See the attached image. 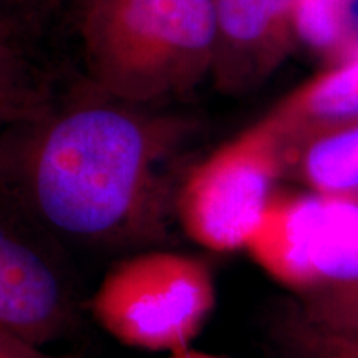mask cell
I'll list each match as a JSON object with an SVG mask.
<instances>
[{
  "label": "cell",
  "mask_w": 358,
  "mask_h": 358,
  "mask_svg": "<svg viewBox=\"0 0 358 358\" xmlns=\"http://www.w3.org/2000/svg\"><path fill=\"white\" fill-rule=\"evenodd\" d=\"M271 337L280 358H358V285L295 294Z\"/></svg>",
  "instance_id": "obj_8"
},
{
  "label": "cell",
  "mask_w": 358,
  "mask_h": 358,
  "mask_svg": "<svg viewBox=\"0 0 358 358\" xmlns=\"http://www.w3.org/2000/svg\"><path fill=\"white\" fill-rule=\"evenodd\" d=\"M171 358H224V357H217V355H211V353H204V352H196V350H186L171 353Z\"/></svg>",
  "instance_id": "obj_14"
},
{
  "label": "cell",
  "mask_w": 358,
  "mask_h": 358,
  "mask_svg": "<svg viewBox=\"0 0 358 358\" xmlns=\"http://www.w3.org/2000/svg\"><path fill=\"white\" fill-rule=\"evenodd\" d=\"M214 303L216 289L204 262L173 250H146L106 272L90 310L124 345L176 353L189 348Z\"/></svg>",
  "instance_id": "obj_3"
},
{
  "label": "cell",
  "mask_w": 358,
  "mask_h": 358,
  "mask_svg": "<svg viewBox=\"0 0 358 358\" xmlns=\"http://www.w3.org/2000/svg\"><path fill=\"white\" fill-rule=\"evenodd\" d=\"M50 358H78V357H71V355H64V357H50Z\"/></svg>",
  "instance_id": "obj_16"
},
{
  "label": "cell",
  "mask_w": 358,
  "mask_h": 358,
  "mask_svg": "<svg viewBox=\"0 0 358 358\" xmlns=\"http://www.w3.org/2000/svg\"><path fill=\"white\" fill-rule=\"evenodd\" d=\"M284 173V138L267 115L185 174L174 204L179 226L214 252L244 249Z\"/></svg>",
  "instance_id": "obj_4"
},
{
  "label": "cell",
  "mask_w": 358,
  "mask_h": 358,
  "mask_svg": "<svg viewBox=\"0 0 358 358\" xmlns=\"http://www.w3.org/2000/svg\"><path fill=\"white\" fill-rule=\"evenodd\" d=\"M45 106V96L27 62L10 40H0V136Z\"/></svg>",
  "instance_id": "obj_12"
},
{
  "label": "cell",
  "mask_w": 358,
  "mask_h": 358,
  "mask_svg": "<svg viewBox=\"0 0 358 358\" xmlns=\"http://www.w3.org/2000/svg\"><path fill=\"white\" fill-rule=\"evenodd\" d=\"M80 32L90 78L116 101L181 96L211 73L213 0H88Z\"/></svg>",
  "instance_id": "obj_2"
},
{
  "label": "cell",
  "mask_w": 358,
  "mask_h": 358,
  "mask_svg": "<svg viewBox=\"0 0 358 358\" xmlns=\"http://www.w3.org/2000/svg\"><path fill=\"white\" fill-rule=\"evenodd\" d=\"M285 173L319 194H358V116L315 128L284 146Z\"/></svg>",
  "instance_id": "obj_9"
},
{
  "label": "cell",
  "mask_w": 358,
  "mask_h": 358,
  "mask_svg": "<svg viewBox=\"0 0 358 358\" xmlns=\"http://www.w3.org/2000/svg\"><path fill=\"white\" fill-rule=\"evenodd\" d=\"M187 134L181 118L108 96L45 106L0 136V208L78 248L159 243L176 217Z\"/></svg>",
  "instance_id": "obj_1"
},
{
  "label": "cell",
  "mask_w": 358,
  "mask_h": 358,
  "mask_svg": "<svg viewBox=\"0 0 358 358\" xmlns=\"http://www.w3.org/2000/svg\"><path fill=\"white\" fill-rule=\"evenodd\" d=\"M40 232L0 208V332L35 347L75 322V294Z\"/></svg>",
  "instance_id": "obj_6"
},
{
  "label": "cell",
  "mask_w": 358,
  "mask_h": 358,
  "mask_svg": "<svg viewBox=\"0 0 358 358\" xmlns=\"http://www.w3.org/2000/svg\"><path fill=\"white\" fill-rule=\"evenodd\" d=\"M13 32V27L10 20L7 19L6 13L0 10V40H10Z\"/></svg>",
  "instance_id": "obj_15"
},
{
  "label": "cell",
  "mask_w": 358,
  "mask_h": 358,
  "mask_svg": "<svg viewBox=\"0 0 358 358\" xmlns=\"http://www.w3.org/2000/svg\"><path fill=\"white\" fill-rule=\"evenodd\" d=\"M0 358H50V355H45L42 348L15 335L0 332Z\"/></svg>",
  "instance_id": "obj_13"
},
{
  "label": "cell",
  "mask_w": 358,
  "mask_h": 358,
  "mask_svg": "<svg viewBox=\"0 0 358 358\" xmlns=\"http://www.w3.org/2000/svg\"><path fill=\"white\" fill-rule=\"evenodd\" d=\"M284 138H295L325 124L358 116V55L301 85L268 113Z\"/></svg>",
  "instance_id": "obj_10"
},
{
  "label": "cell",
  "mask_w": 358,
  "mask_h": 358,
  "mask_svg": "<svg viewBox=\"0 0 358 358\" xmlns=\"http://www.w3.org/2000/svg\"><path fill=\"white\" fill-rule=\"evenodd\" d=\"M213 77L222 92H248L271 77L292 50L294 0H213Z\"/></svg>",
  "instance_id": "obj_7"
},
{
  "label": "cell",
  "mask_w": 358,
  "mask_h": 358,
  "mask_svg": "<svg viewBox=\"0 0 358 358\" xmlns=\"http://www.w3.org/2000/svg\"><path fill=\"white\" fill-rule=\"evenodd\" d=\"M244 249L294 294L358 285V194H274Z\"/></svg>",
  "instance_id": "obj_5"
},
{
  "label": "cell",
  "mask_w": 358,
  "mask_h": 358,
  "mask_svg": "<svg viewBox=\"0 0 358 358\" xmlns=\"http://www.w3.org/2000/svg\"><path fill=\"white\" fill-rule=\"evenodd\" d=\"M352 3L353 0H294L297 38L334 62V65L358 55Z\"/></svg>",
  "instance_id": "obj_11"
}]
</instances>
